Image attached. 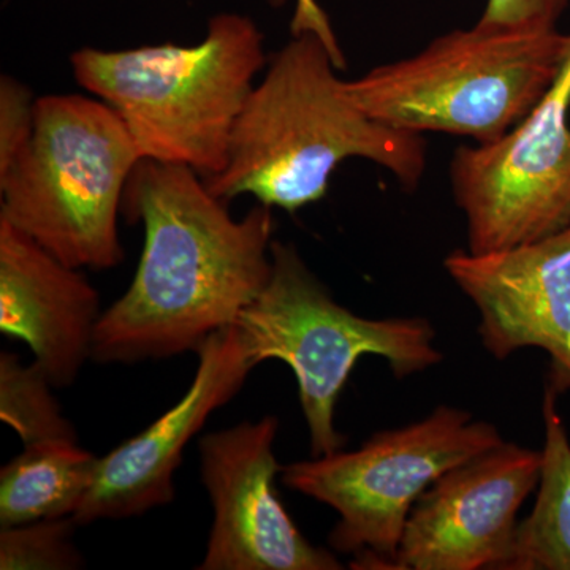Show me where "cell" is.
Masks as SVG:
<instances>
[{
	"label": "cell",
	"instance_id": "cell-1",
	"mask_svg": "<svg viewBox=\"0 0 570 570\" xmlns=\"http://www.w3.org/2000/svg\"><path fill=\"white\" fill-rule=\"evenodd\" d=\"M122 213L142 224L145 245L132 283L97 325V363L197 352L234 325L268 284L272 208L258 204L235 219L193 168L141 160Z\"/></svg>",
	"mask_w": 570,
	"mask_h": 570
},
{
	"label": "cell",
	"instance_id": "cell-2",
	"mask_svg": "<svg viewBox=\"0 0 570 570\" xmlns=\"http://www.w3.org/2000/svg\"><path fill=\"white\" fill-rule=\"evenodd\" d=\"M344 66L343 51L317 33H295L254 86L224 170L205 179L209 190L224 202L250 195L296 213L325 197L347 159L370 160L414 190L426 170L425 138L363 111L337 75Z\"/></svg>",
	"mask_w": 570,
	"mask_h": 570
},
{
	"label": "cell",
	"instance_id": "cell-3",
	"mask_svg": "<svg viewBox=\"0 0 570 570\" xmlns=\"http://www.w3.org/2000/svg\"><path fill=\"white\" fill-rule=\"evenodd\" d=\"M265 63L264 33L239 13L214 14L193 47L81 48L70 56L75 80L121 116L142 160L183 165L205 179L224 170L236 119Z\"/></svg>",
	"mask_w": 570,
	"mask_h": 570
},
{
	"label": "cell",
	"instance_id": "cell-4",
	"mask_svg": "<svg viewBox=\"0 0 570 570\" xmlns=\"http://www.w3.org/2000/svg\"><path fill=\"white\" fill-rule=\"evenodd\" d=\"M142 160L110 105L81 94L37 100L31 140L0 171V219L73 268L122 264L119 216Z\"/></svg>",
	"mask_w": 570,
	"mask_h": 570
},
{
	"label": "cell",
	"instance_id": "cell-5",
	"mask_svg": "<svg viewBox=\"0 0 570 570\" xmlns=\"http://www.w3.org/2000/svg\"><path fill=\"white\" fill-rule=\"evenodd\" d=\"M569 51L570 33L558 29L475 22L347 81V88L363 111L393 129L490 142L538 107Z\"/></svg>",
	"mask_w": 570,
	"mask_h": 570
},
{
	"label": "cell",
	"instance_id": "cell-6",
	"mask_svg": "<svg viewBox=\"0 0 570 570\" xmlns=\"http://www.w3.org/2000/svg\"><path fill=\"white\" fill-rule=\"evenodd\" d=\"M234 325L253 367L277 360L294 371L313 456L346 445L335 426L336 404L363 355L387 360L397 379L442 362L426 318L356 316L287 243L273 242L268 284Z\"/></svg>",
	"mask_w": 570,
	"mask_h": 570
},
{
	"label": "cell",
	"instance_id": "cell-7",
	"mask_svg": "<svg viewBox=\"0 0 570 570\" xmlns=\"http://www.w3.org/2000/svg\"><path fill=\"white\" fill-rule=\"evenodd\" d=\"M504 439L471 412L439 406L428 417L381 431L356 450L283 466L288 490L336 510L330 546L354 554L352 568L396 569L409 513L442 474Z\"/></svg>",
	"mask_w": 570,
	"mask_h": 570
},
{
	"label": "cell",
	"instance_id": "cell-8",
	"mask_svg": "<svg viewBox=\"0 0 570 570\" xmlns=\"http://www.w3.org/2000/svg\"><path fill=\"white\" fill-rule=\"evenodd\" d=\"M570 51L542 100L490 142L450 160L453 200L466 217L468 250L494 253L570 225Z\"/></svg>",
	"mask_w": 570,
	"mask_h": 570
},
{
	"label": "cell",
	"instance_id": "cell-9",
	"mask_svg": "<svg viewBox=\"0 0 570 570\" xmlns=\"http://www.w3.org/2000/svg\"><path fill=\"white\" fill-rule=\"evenodd\" d=\"M279 420L265 415L200 441L202 480L214 519L200 570H337L332 551L313 546L277 497Z\"/></svg>",
	"mask_w": 570,
	"mask_h": 570
},
{
	"label": "cell",
	"instance_id": "cell-10",
	"mask_svg": "<svg viewBox=\"0 0 570 570\" xmlns=\"http://www.w3.org/2000/svg\"><path fill=\"white\" fill-rule=\"evenodd\" d=\"M540 469L542 450L505 441L450 469L409 513L396 569L501 570Z\"/></svg>",
	"mask_w": 570,
	"mask_h": 570
},
{
	"label": "cell",
	"instance_id": "cell-11",
	"mask_svg": "<svg viewBox=\"0 0 570 570\" xmlns=\"http://www.w3.org/2000/svg\"><path fill=\"white\" fill-rule=\"evenodd\" d=\"M445 272L480 314L483 347L497 360L521 348L550 356L549 387L570 390V225L538 242L472 254L453 250Z\"/></svg>",
	"mask_w": 570,
	"mask_h": 570
},
{
	"label": "cell",
	"instance_id": "cell-12",
	"mask_svg": "<svg viewBox=\"0 0 570 570\" xmlns=\"http://www.w3.org/2000/svg\"><path fill=\"white\" fill-rule=\"evenodd\" d=\"M197 354V371L186 395L142 433L99 459L91 490L71 517L78 527L132 519L174 501L175 472L184 449L254 370L235 325L209 336Z\"/></svg>",
	"mask_w": 570,
	"mask_h": 570
},
{
	"label": "cell",
	"instance_id": "cell-13",
	"mask_svg": "<svg viewBox=\"0 0 570 570\" xmlns=\"http://www.w3.org/2000/svg\"><path fill=\"white\" fill-rule=\"evenodd\" d=\"M102 314L80 268L0 219V332L28 344L55 389L70 387L92 358Z\"/></svg>",
	"mask_w": 570,
	"mask_h": 570
},
{
	"label": "cell",
	"instance_id": "cell-14",
	"mask_svg": "<svg viewBox=\"0 0 570 570\" xmlns=\"http://www.w3.org/2000/svg\"><path fill=\"white\" fill-rule=\"evenodd\" d=\"M97 464L77 439L24 445L0 471V528L73 517L91 490Z\"/></svg>",
	"mask_w": 570,
	"mask_h": 570
},
{
	"label": "cell",
	"instance_id": "cell-15",
	"mask_svg": "<svg viewBox=\"0 0 570 570\" xmlns=\"http://www.w3.org/2000/svg\"><path fill=\"white\" fill-rule=\"evenodd\" d=\"M546 442L538 498L517 528L501 570H570V441L558 414V395L547 385L542 403Z\"/></svg>",
	"mask_w": 570,
	"mask_h": 570
},
{
	"label": "cell",
	"instance_id": "cell-16",
	"mask_svg": "<svg viewBox=\"0 0 570 570\" xmlns=\"http://www.w3.org/2000/svg\"><path fill=\"white\" fill-rule=\"evenodd\" d=\"M50 379L36 362L24 365L17 355H0V417L17 431L24 445L56 439H77L52 395Z\"/></svg>",
	"mask_w": 570,
	"mask_h": 570
},
{
	"label": "cell",
	"instance_id": "cell-17",
	"mask_svg": "<svg viewBox=\"0 0 570 570\" xmlns=\"http://www.w3.org/2000/svg\"><path fill=\"white\" fill-rule=\"evenodd\" d=\"M78 524L67 519L40 520L0 528V569H78L80 551L73 543Z\"/></svg>",
	"mask_w": 570,
	"mask_h": 570
},
{
	"label": "cell",
	"instance_id": "cell-18",
	"mask_svg": "<svg viewBox=\"0 0 570 570\" xmlns=\"http://www.w3.org/2000/svg\"><path fill=\"white\" fill-rule=\"evenodd\" d=\"M37 100L24 82L3 75L0 80V171L7 170L31 140Z\"/></svg>",
	"mask_w": 570,
	"mask_h": 570
},
{
	"label": "cell",
	"instance_id": "cell-19",
	"mask_svg": "<svg viewBox=\"0 0 570 570\" xmlns=\"http://www.w3.org/2000/svg\"><path fill=\"white\" fill-rule=\"evenodd\" d=\"M568 6L569 0H487L478 22L494 28L550 31L557 29Z\"/></svg>",
	"mask_w": 570,
	"mask_h": 570
},
{
	"label": "cell",
	"instance_id": "cell-20",
	"mask_svg": "<svg viewBox=\"0 0 570 570\" xmlns=\"http://www.w3.org/2000/svg\"><path fill=\"white\" fill-rule=\"evenodd\" d=\"M292 33L314 32L328 41L335 50H341L328 17L318 6V0H295L294 18H292Z\"/></svg>",
	"mask_w": 570,
	"mask_h": 570
},
{
	"label": "cell",
	"instance_id": "cell-21",
	"mask_svg": "<svg viewBox=\"0 0 570 570\" xmlns=\"http://www.w3.org/2000/svg\"><path fill=\"white\" fill-rule=\"evenodd\" d=\"M266 2L269 3L272 7H283L285 3V0H266Z\"/></svg>",
	"mask_w": 570,
	"mask_h": 570
}]
</instances>
